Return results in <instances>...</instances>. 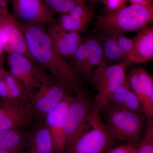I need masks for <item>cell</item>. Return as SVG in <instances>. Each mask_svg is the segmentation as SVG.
<instances>
[{"label": "cell", "mask_w": 153, "mask_h": 153, "mask_svg": "<svg viewBox=\"0 0 153 153\" xmlns=\"http://www.w3.org/2000/svg\"><path fill=\"white\" fill-rule=\"evenodd\" d=\"M94 108V100L91 99L87 94L74 96L65 118L63 130L65 149L73 144L83 133Z\"/></svg>", "instance_id": "8992f818"}, {"label": "cell", "mask_w": 153, "mask_h": 153, "mask_svg": "<svg viewBox=\"0 0 153 153\" xmlns=\"http://www.w3.org/2000/svg\"><path fill=\"white\" fill-rule=\"evenodd\" d=\"M69 92H71L54 79L42 83L30 99L34 114L45 118Z\"/></svg>", "instance_id": "30bf717a"}, {"label": "cell", "mask_w": 153, "mask_h": 153, "mask_svg": "<svg viewBox=\"0 0 153 153\" xmlns=\"http://www.w3.org/2000/svg\"><path fill=\"white\" fill-rule=\"evenodd\" d=\"M130 87L138 99L145 115L153 119V78L143 68H131L127 76Z\"/></svg>", "instance_id": "8fae6325"}, {"label": "cell", "mask_w": 153, "mask_h": 153, "mask_svg": "<svg viewBox=\"0 0 153 153\" xmlns=\"http://www.w3.org/2000/svg\"><path fill=\"white\" fill-rule=\"evenodd\" d=\"M7 60L10 72L23 83L26 96L30 100L35 91L42 83L53 79L24 55L12 52L8 54Z\"/></svg>", "instance_id": "52a82bcc"}, {"label": "cell", "mask_w": 153, "mask_h": 153, "mask_svg": "<svg viewBox=\"0 0 153 153\" xmlns=\"http://www.w3.org/2000/svg\"><path fill=\"white\" fill-rule=\"evenodd\" d=\"M0 153H25L24 149L0 150Z\"/></svg>", "instance_id": "4dcf8cb0"}, {"label": "cell", "mask_w": 153, "mask_h": 153, "mask_svg": "<svg viewBox=\"0 0 153 153\" xmlns=\"http://www.w3.org/2000/svg\"><path fill=\"white\" fill-rule=\"evenodd\" d=\"M103 122L116 140L136 148L145 134L147 118L108 103L102 108Z\"/></svg>", "instance_id": "3957f363"}, {"label": "cell", "mask_w": 153, "mask_h": 153, "mask_svg": "<svg viewBox=\"0 0 153 153\" xmlns=\"http://www.w3.org/2000/svg\"><path fill=\"white\" fill-rule=\"evenodd\" d=\"M132 4H139L143 5H151L153 4L152 0H127Z\"/></svg>", "instance_id": "f1b7e54d"}, {"label": "cell", "mask_w": 153, "mask_h": 153, "mask_svg": "<svg viewBox=\"0 0 153 153\" xmlns=\"http://www.w3.org/2000/svg\"><path fill=\"white\" fill-rule=\"evenodd\" d=\"M82 1L85 2L86 1L90 2H95L98 1H101V0H81Z\"/></svg>", "instance_id": "1f68e13d"}, {"label": "cell", "mask_w": 153, "mask_h": 153, "mask_svg": "<svg viewBox=\"0 0 153 153\" xmlns=\"http://www.w3.org/2000/svg\"><path fill=\"white\" fill-rule=\"evenodd\" d=\"M4 50L2 44L0 39V66L4 68L5 63V58L4 54Z\"/></svg>", "instance_id": "f546056e"}, {"label": "cell", "mask_w": 153, "mask_h": 153, "mask_svg": "<svg viewBox=\"0 0 153 153\" xmlns=\"http://www.w3.org/2000/svg\"><path fill=\"white\" fill-rule=\"evenodd\" d=\"M136 149L137 153H153V119H147L144 135Z\"/></svg>", "instance_id": "cb8c5ba5"}, {"label": "cell", "mask_w": 153, "mask_h": 153, "mask_svg": "<svg viewBox=\"0 0 153 153\" xmlns=\"http://www.w3.org/2000/svg\"><path fill=\"white\" fill-rule=\"evenodd\" d=\"M5 1H8V0H0V4L3 2Z\"/></svg>", "instance_id": "d6a6232c"}, {"label": "cell", "mask_w": 153, "mask_h": 153, "mask_svg": "<svg viewBox=\"0 0 153 153\" xmlns=\"http://www.w3.org/2000/svg\"><path fill=\"white\" fill-rule=\"evenodd\" d=\"M118 46L120 50L127 57L129 53L131 52L133 42L132 38H129L125 36L124 34H117L114 35Z\"/></svg>", "instance_id": "d4e9b609"}, {"label": "cell", "mask_w": 153, "mask_h": 153, "mask_svg": "<svg viewBox=\"0 0 153 153\" xmlns=\"http://www.w3.org/2000/svg\"><path fill=\"white\" fill-rule=\"evenodd\" d=\"M12 15L22 22L49 25L57 23L44 0H11Z\"/></svg>", "instance_id": "7c38bea8"}, {"label": "cell", "mask_w": 153, "mask_h": 153, "mask_svg": "<svg viewBox=\"0 0 153 153\" xmlns=\"http://www.w3.org/2000/svg\"><path fill=\"white\" fill-rule=\"evenodd\" d=\"M90 130L83 133L62 153H107L111 149L115 140L100 115L94 110L88 120Z\"/></svg>", "instance_id": "277c9868"}, {"label": "cell", "mask_w": 153, "mask_h": 153, "mask_svg": "<svg viewBox=\"0 0 153 153\" xmlns=\"http://www.w3.org/2000/svg\"><path fill=\"white\" fill-rule=\"evenodd\" d=\"M34 116L29 100L1 99L0 130L21 128L32 124Z\"/></svg>", "instance_id": "9c48e42d"}, {"label": "cell", "mask_w": 153, "mask_h": 153, "mask_svg": "<svg viewBox=\"0 0 153 153\" xmlns=\"http://www.w3.org/2000/svg\"><path fill=\"white\" fill-rule=\"evenodd\" d=\"M98 36L107 65L126 62V57L118 46L114 35L100 33Z\"/></svg>", "instance_id": "44dd1931"}, {"label": "cell", "mask_w": 153, "mask_h": 153, "mask_svg": "<svg viewBox=\"0 0 153 153\" xmlns=\"http://www.w3.org/2000/svg\"><path fill=\"white\" fill-rule=\"evenodd\" d=\"M27 146L29 153H53L52 136L46 123L29 136Z\"/></svg>", "instance_id": "d6986e66"}, {"label": "cell", "mask_w": 153, "mask_h": 153, "mask_svg": "<svg viewBox=\"0 0 153 153\" xmlns=\"http://www.w3.org/2000/svg\"><path fill=\"white\" fill-rule=\"evenodd\" d=\"M100 33L117 35L140 31L153 22V5L131 4L96 17Z\"/></svg>", "instance_id": "7a4b0ae2"}, {"label": "cell", "mask_w": 153, "mask_h": 153, "mask_svg": "<svg viewBox=\"0 0 153 153\" xmlns=\"http://www.w3.org/2000/svg\"><path fill=\"white\" fill-rule=\"evenodd\" d=\"M108 13H112L126 6L127 0H101Z\"/></svg>", "instance_id": "484cf974"}, {"label": "cell", "mask_w": 153, "mask_h": 153, "mask_svg": "<svg viewBox=\"0 0 153 153\" xmlns=\"http://www.w3.org/2000/svg\"><path fill=\"white\" fill-rule=\"evenodd\" d=\"M127 62L104 65L97 67L93 71L89 82L97 91L94 99V109L100 111L109 102L113 94L127 79L126 69L130 65Z\"/></svg>", "instance_id": "5b68a950"}, {"label": "cell", "mask_w": 153, "mask_h": 153, "mask_svg": "<svg viewBox=\"0 0 153 153\" xmlns=\"http://www.w3.org/2000/svg\"><path fill=\"white\" fill-rule=\"evenodd\" d=\"M47 30L53 48L63 57L72 56L85 41L81 34L65 30L57 23L48 25Z\"/></svg>", "instance_id": "5bb4252c"}, {"label": "cell", "mask_w": 153, "mask_h": 153, "mask_svg": "<svg viewBox=\"0 0 153 153\" xmlns=\"http://www.w3.org/2000/svg\"><path fill=\"white\" fill-rule=\"evenodd\" d=\"M107 153H137V149L130 145L125 144L111 149Z\"/></svg>", "instance_id": "4316f807"}, {"label": "cell", "mask_w": 153, "mask_h": 153, "mask_svg": "<svg viewBox=\"0 0 153 153\" xmlns=\"http://www.w3.org/2000/svg\"><path fill=\"white\" fill-rule=\"evenodd\" d=\"M0 97L1 99H10L8 88L4 79H0Z\"/></svg>", "instance_id": "83f0119b"}, {"label": "cell", "mask_w": 153, "mask_h": 153, "mask_svg": "<svg viewBox=\"0 0 153 153\" xmlns=\"http://www.w3.org/2000/svg\"><path fill=\"white\" fill-rule=\"evenodd\" d=\"M0 39L4 51L7 54L15 52L36 63L29 52L25 35L18 20L9 10L8 1L0 4Z\"/></svg>", "instance_id": "ba28073f"}, {"label": "cell", "mask_w": 153, "mask_h": 153, "mask_svg": "<svg viewBox=\"0 0 153 153\" xmlns=\"http://www.w3.org/2000/svg\"><path fill=\"white\" fill-rule=\"evenodd\" d=\"M29 137L21 128L0 130V150H24Z\"/></svg>", "instance_id": "ffe728a7"}, {"label": "cell", "mask_w": 153, "mask_h": 153, "mask_svg": "<svg viewBox=\"0 0 153 153\" xmlns=\"http://www.w3.org/2000/svg\"><path fill=\"white\" fill-rule=\"evenodd\" d=\"M108 103L123 109L144 114L139 100L130 87L127 79L116 91Z\"/></svg>", "instance_id": "ac0fdd59"}, {"label": "cell", "mask_w": 153, "mask_h": 153, "mask_svg": "<svg viewBox=\"0 0 153 153\" xmlns=\"http://www.w3.org/2000/svg\"><path fill=\"white\" fill-rule=\"evenodd\" d=\"M94 18V10L80 1L68 13L60 14L56 22L65 30L81 34L86 32Z\"/></svg>", "instance_id": "9a60e30c"}, {"label": "cell", "mask_w": 153, "mask_h": 153, "mask_svg": "<svg viewBox=\"0 0 153 153\" xmlns=\"http://www.w3.org/2000/svg\"><path fill=\"white\" fill-rule=\"evenodd\" d=\"M87 48V62L83 79L89 82L94 68L107 65L98 35H89L84 41Z\"/></svg>", "instance_id": "e0dca14e"}, {"label": "cell", "mask_w": 153, "mask_h": 153, "mask_svg": "<svg viewBox=\"0 0 153 153\" xmlns=\"http://www.w3.org/2000/svg\"><path fill=\"white\" fill-rule=\"evenodd\" d=\"M133 47L126 61L133 63H144L153 60V26L146 27L141 30L133 38Z\"/></svg>", "instance_id": "2e32d148"}, {"label": "cell", "mask_w": 153, "mask_h": 153, "mask_svg": "<svg viewBox=\"0 0 153 153\" xmlns=\"http://www.w3.org/2000/svg\"><path fill=\"white\" fill-rule=\"evenodd\" d=\"M53 15L67 13L72 10L81 0H44Z\"/></svg>", "instance_id": "603a6c76"}, {"label": "cell", "mask_w": 153, "mask_h": 153, "mask_svg": "<svg viewBox=\"0 0 153 153\" xmlns=\"http://www.w3.org/2000/svg\"><path fill=\"white\" fill-rule=\"evenodd\" d=\"M74 96L69 92L52 111L45 117L47 125L52 136L53 153H62L65 149L66 143L63 130L66 113Z\"/></svg>", "instance_id": "4fadbf2b"}, {"label": "cell", "mask_w": 153, "mask_h": 153, "mask_svg": "<svg viewBox=\"0 0 153 153\" xmlns=\"http://www.w3.org/2000/svg\"><path fill=\"white\" fill-rule=\"evenodd\" d=\"M3 79L8 88L10 100H29L26 96L25 86L23 83L11 74L10 71H6Z\"/></svg>", "instance_id": "7402d4cb"}, {"label": "cell", "mask_w": 153, "mask_h": 153, "mask_svg": "<svg viewBox=\"0 0 153 153\" xmlns=\"http://www.w3.org/2000/svg\"><path fill=\"white\" fill-rule=\"evenodd\" d=\"M31 56L40 68L76 95L87 94L83 80L53 48L45 25L18 21Z\"/></svg>", "instance_id": "6da1fadb"}]
</instances>
